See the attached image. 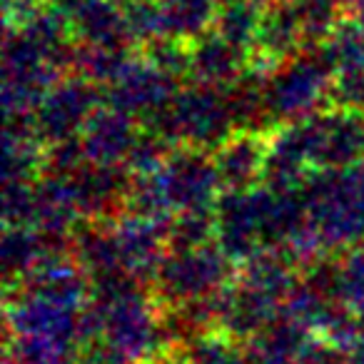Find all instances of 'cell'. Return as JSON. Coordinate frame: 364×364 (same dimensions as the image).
Here are the masks:
<instances>
[{
    "label": "cell",
    "instance_id": "obj_1",
    "mask_svg": "<svg viewBox=\"0 0 364 364\" xmlns=\"http://www.w3.org/2000/svg\"><path fill=\"white\" fill-rule=\"evenodd\" d=\"M213 170L200 160H180L167 170L165 200L177 205H195L213 188Z\"/></svg>",
    "mask_w": 364,
    "mask_h": 364
},
{
    "label": "cell",
    "instance_id": "obj_2",
    "mask_svg": "<svg viewBox=\"0 0 364 364\" xmlns=\"http://www.w3.org/2000/svg\"><path fill=\"white\" fill-rule=\"evenodd\" d=\"M223 272V259H210L205 255H190L188 259H177L175 264H167L165 284L170 292L198 294L218 282V274Z\"/></svg>",
    "mask_w": 364,
    "mask_h": 364
},
{
    "label": "cell",
    "instance_id": "obj_3",
    "mask_svg": "<svg viewBox=\"0 0 364 364\" xmlns=\"http://www.w3.org/2000/svg\"><path fill=\"white\" fill-rule=\"evenodd\" d=\"M177 122H180V130H188V135H193L195 140H215L218 135H223L225 125H228V117L223 115L220 105L210 97H193V100H185L177 112Z\"/></svg>",
    "mask_w": 364,
    "mask_h": 364
},
{
    "label": "cell",
    "instance_id": "obj_4",
    "mask_svg": "<svg viewBox=\"0 0 364 364\" xmlns=\"http://www.w3.org/2000/svg\"><path fill=\"white\" fill-rule=\"evenodd\" d=\"M259 165H262V152H259L257 142L242 137L223 150L218 160V175L230 185H245L257 175Z\"/></svg>",
    "mask_w": 364,
    "mask_h": 364
},
{
    "label": "cell",
    "instance_id": "obj_5",
    "mask_svg": "<svg viewBox=\"0 0 364 364\" xmlns=\"http://www.w3.org/2000/svg\"><path fill=\"white\" fill-rule=\"evenodd\" d=\"M302 18H294L287 8H282V11H277V16H269L264 23H259L257 41H262L267 55L277 58L297 46V38L302 36Z\"/></svg>",
    "mask_w": 364,
    "mask_h": 364
},
{
    "label": "cell",
    "instance_id": "obj_6",
    "mask_svg": "<svg viewBox=\"0 0 364 364\" xmlns=\"http://www.w3.org/2000/svg\"><path fill=\"white\" fill-rule=\"evenodd\" d=\"M314 75H317V68L309 65V63H299L297 70L289 73L277 97L279 107H282L284 112H297V110H302L307 102L314 100L312 95H317V87L309 80V77H314Z\"/></svg>",
    "mask_w": 364,
    "mask_h": 364
},
{
    "label": "cell",
    "instance_id": "obj_7",
    "mask_svg": "<svg viewBox=\"0 0 364 364\" xmlns=\"http://www.w3.org/2000/svg\"><path fill=\"white\" fill-rule=\"evenodd\" d=\"M195 65L200 68V75H208L205 80H225V77L237 70L232 43L223 41L203 46V50L195 55Z\"/></svg>",
    "mask_w": 364,
    "mask_h": 364
},
{
    "label": "cell",
    "instance_id": "obj_8",
    "mask_svg": "<svg viewBox=\"0 0 364 364\" xmlns=\"http://www.w3.org/2000/svg\"><path fill=\"white\" fill-rule=\"evenodd\" d=\"M127 142H130V137H127V127L122 120H97L90 127L87 150L100 152L97 160H107L105 155H120Z\"/></svg>",
    "mask_w": 364,
    "mask_h": 364
},
{
    "label": "cell",
    "instance_id": "obj_9",
    "mask_svg": "<svg viewBox=\"0 0 364 364\" xmlns=\"http://www.w3.org/2000/svg\"><path fill=\"white\" fill-rule=\"evenodd\" d=\"M63 102H70V107H73V115H82L85 112V102L82 100H77V92H73V90H68V95H63ZM58 115H65V107L60 110V105H55V102H50L48 105V117H46V125L48 122H53ZM68 122H70V130L75 127V117H68Z\"/></svg>",
    "mask_w": 364,
    "mask_h": 364
},
{
    "label": "cell",
    "instance_id": "obj_10",
    "mask_svg": "<svg viewBox=\"0 0 364 364\" xmlns=\"http://www.w3.org/2000/svg\"><path fill=\"white\" fill-rule=\"evenodd\" d=\"M349 272H354V274H362V279L359 277H347V287H349V294H352L354 299H364V257H362V262H357L354 264Z\"/></svg>",
    "mask_w": 364,
    "mask_h": 364
},
{
    "label": "cell",
    "instance_id": "obj_11",
    "mask_svg": "<svg viewBox=\"0 0 364 364\" xmlns=\"http://www.w3.org/2000/svg\"><path fill=\"white\" fill-rule=\"evenodd\" d=\"M262 3H272V6H279V3H282V0H262Z\"/></svg>",
    "mask_w": 364,
    "mask_h": 364
}]
</instances>
